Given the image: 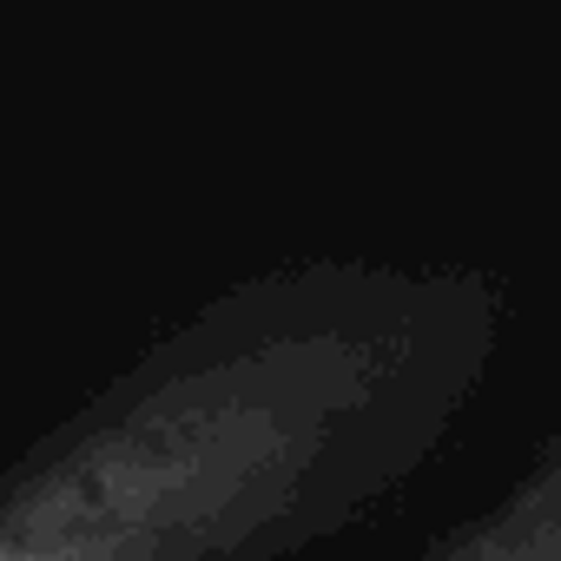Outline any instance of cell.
Listing matches in <instances>:
<instances>
[{"mask_svg": "<svg viewBox=\"0 0 561 561\" xmlns=\"http://www.w3.org/2000/svg\"><path fill=\"white\" fill-rule=\"evenodd\" d=\"M416 561H561V430L508 495H495L476 522H462Z\"/></svg>", "mask_w": 561, "mask_h": 561, "instance_id": "cell-2", "label": "cell"}, {"mask_svg": "<svg viewBox=\"0 0 561 561\" xmlns=\"http://www.w3.org/2000/svg\"><path fill=\"white\" fill-rule=\"evenodd\" d=\"M489 357L469 271H251L0 462V561H291L430 462Z\"/></svg>", "mask_w": 561, "mask_h": 561, "instance_id": "cell-1", "label": "cell"}]
</instances>
